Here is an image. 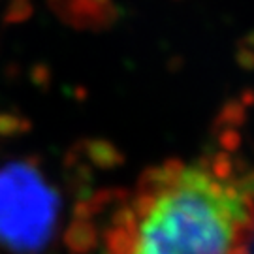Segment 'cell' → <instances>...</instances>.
Instances as JSON below:
<instances>
[{"label": "cell", "instance_id": "obj_2", "mask_svg": "<svg viewBox=\"0 0 254 254\" xmlns=\"http://www.w3.org/2000/svg\"><path fill=\"white\" fill-rule=\"evenodd\" d=\"M55 218V200L40 177L27 168L0 172V237L30 251L46 241Z\"/></svg>", "mask_w": 254, "mask_h": 254}, {"label": "cell", "instance_id": "obj_1", "mask_svg": "<svg viewBox=\"0 0 254 254\" xmlns=\"http://www.w3.org/2000/svg\"><path fill=\"white\" fill-rule=\"evenodd\" d=\"M254 203L207 162L160 166L137 183L109 232V254H245Z\"/></svg>", "mask_w": 254, "mask_h": 254}]
</instances>
